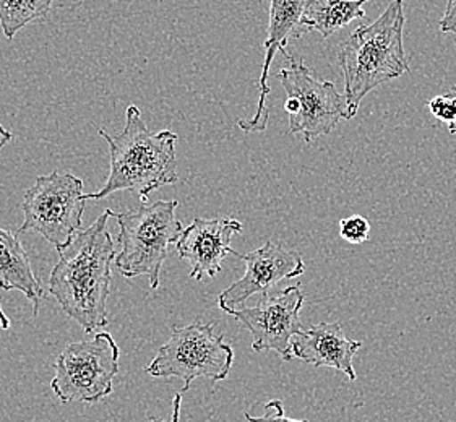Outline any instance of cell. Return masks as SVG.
Returning <instances> with one entry per match:
<instances>
[{"instance_id": "19", "label": "cell", "mask_w": 456, "mask_h": 422, "mask_svg": "<svg viewBox=\"0 0 456 422\" xmlns=\"http://www.w3.org/2000/svg\"><path fill=\"white\" fill-rule=\"evenodd\" d=\"M246 419L248 422H309L307 419H291L284 414L283 402L281 400H272L265 404L264 416H254L246 413Z\"/></svg>"}, {"instance_id": "12", "label": "cell", "mask_w": 456, "mask_h": 422, "mask_svg": "<svg viewBox=\"0 0 456 422\" xmlns=\"http://www.w3.org/2000/svg\"><path fill=\"white\" fill-rule=\"evenodd\" d=\"M242 231V223L234 218H195L175 242L179 257L191 264V278L200 281L216 276L226 256H234L231 240Z\"/></svg>"}, {"instance_id": "3", "label": "cell", "mask_w": 456, "mask_h": 422, "mask_svg": "<svg viewBox=\"0 0 456 422\" xmlns=\"http://www.w3.org/2000/svg\"><path fill=\"white\" fill-rule=\"evenodd\" d=\"M404 23V2L392 0L374 23L357 28L339 47L338 59L345 75L346 120L356 118L369 93L410 74L403 43Z\"/></svg>"}, {"instance_id": "15", "label": "cell", "mask_w": 456, "mask_h": 422, "mask_svg": "<svg viewBox=\"0 0 456 422\" xmlns=\"http://www.w3.org/2000/svg\"><path fill=\"white\" fill-rule=\"evenodd\" d=\"M367 2L369 0H314L305 13L304 25L309 33L317 31L322 37H330L354 20L365 19Z\"/></svg>"}, {"instance_id": "5", "label": "cell", "mask_w": 456, "mask_h": 422, "mask_svg": "<svg viewBox=\"0 0 456 422\" xmlns=\"http://www.w3.org/2000/svg\"><path fill=\"white\" fill-rule=\"evenodd\" d=\"M223 338L215 333L213 323L193 321L185 327H173L171 337L145 372L155 378H181L183 394L191 390L197 378L224 380L232 369L234 351Z\"/></svg>"}, {"instance_id": "7", "label": "cell", "mask_w": 456, "mask_h": 422, "mask_svg": "<svg viewBox=\"0 0 456 422\" xmlns=\"http://www.w3.org/2000/svg\"><path fill=\"white\" fill-rule=\"evenodd\" d=\"M288 65L278 74L288 94L284 110L289 116V134L302 135L307 143L331 134L339 120L346 119V96L335 83L320 80L309 65L286 55Z\"/></svg>"}, {"instance_id": "2", "label": "cell", "mask_w": 456, "mask_h": 422, "mask_svg": "<svg viewBox=\"0 0 456 422\" xmlns=\"http://www.w3.org/2000/svg\"><path fill=\"white\" fill-rule=\"evenodd\" d=\"M98 134L110 145V173L100 192L85 193V200H102L112 193L132 191L142 203H148L150 193L179 181L177 134L151 132L137 106L130 104L126 110V127L118 137H110L104 129H98Z\"/></svg>"}, {"instance_id": "18", "label": "cell", "mask_w": 456, "mask_h": 422, "mask_svg": "<svg viewBox=\"0 0 456 422\" xmlns=\"http://www.w3.org/2000/svg\"><path fill=\"white\" fill-rule=\"evenodd\" d=\"M429 110L436 119L445 122L448 126L456 119V100L448 92L445 94H438L430 100Z\"/></svg>"}, {"instance_id": "10", "label": "cell", "mask_w": 456, "mask_h": 422, "mask_svg": "<svg viewBox=\"0 0 456 422\" xmlns=\"http://www.w3.org/2000/svg\"><path fill=\"white\" fill-rule=\"evenodd\" d=\"M234 256L246 262V273L219 294L218 307L223 312L236 309V305L246 303L254 294L265 296L276 283L297 278L305 272L301 254L284 248L281 242L276 244L273 240H266L262 248L246 256L239 252H234Z\"/></svg>"}, {"instance_id": "21", "label": "cell", "mask_w": 456, "mask_h": 422, "mask_svg": "<svg viewBox=\"0 0 456 422\" xmlns=\"http://www.w3.org/2000/svg\"><path fill=\"white\" fill-rule=\"evenodd\" d=\"M181 404H183V394L174 395L173 400V419L171 422H181ZM148 422H167L158 419L156 416H148Z\"/></svg>"}, {"instance_id": "24", "label": "cell", "mask_w": 456, "mask_h": 422, "mask_svg": "<svg viewBox=\"0 0 456 422\" xmlns=\"http://www.w3.org/2000/svg\"><path fill=\"white\" fill-rule=\"evenodd\" d=\"M9 317H7V315H5V312L2 311V305H0V329H2V330H9Z\"/></svg>"}, {"instance_id": "1", "label": "cell", "mask_w": 456, "mask_h": 422, "mask_svg": "<svg viewBox=\"0 0 456 422\" xmlns=\"http://www.w3.org/2000/svg\"><path fill=\"white\" fill-rule=\"evenodd\" d=\"M114 211L108 208L90 228L57 250L59 262L49 278V293L70 319L86 333L108 325V299L116 260L114 240L108 221Z\"/></svg>"}, {"instance_id": "16", "label": "cell", "mask_w": 456, "mask_h": 422, "mask_svg": "<svg viewBox=\"0 0 456 422\" xmlns=\"http://www.w3.org/2000/svg\"><path fill=\"white\" fill-rule=\"evenodd\" d=\"M54 0H0V27L7 39H13L20 29L45 19Z\"/></svg>"}, {"instance_id": "9", "label": "cell", "mask_w": 456, "mask_h": 422, "mask_svg": "<svg viewBox=\"0 0 456 422\" xmlns=\"http://www.w3.org/2000/svg\"><path fill=\"white\" fill-rule=\"evenodd\" d=\"M302 305L304 294L296 285L284 288L274 297L265 294L256 307L229 309L226 313L250 331L254 351H276L288 362L292 359V338L304 330L299 319Z\"/></svg>"}, {"instance_id": "20", "label": "cell", "mask_w": 456, "mask_h": 422, "mask_svg": "<svg viewBox=\"0 0 456 422\" xmlns=\"http://www.w3.org/2000/svg\"><path fill=\"white\" fill-rule=\"evenodd\" d=\"M438 25L442 33H456V0H447L445 13Z\"/></svg>"}, {"instance_id": "14", "label": "cell", "mask_w": 456, "mask_h": 422, "mask_svg": "<svg viewBox=\"0 0 456 422\" xmlns=\"http://www.w3.org/2000/svg\"><path fill=\"white\" fill-rule=\"evenodd\" d=\"M0 288L4 291H20L33 304V313H39L43 299V286L39 283L27 250L21 246L19 236L0 228Z\"/></svg>"}, {"instance_id": "13", "label": "cell", "mask_w": 456, "mask_h": 422, "mask_svg": "<svg viewBox=\"0 0 456 422\" xmlns=\"http://www.w3.org/2000/svg\"><path fill=\"white\" fill-rule=\"evenodd\" d=\"M291 348L292 358L299 359L304 364L335 369L346 374L353 382L357 378L353 359L362 348V341L349 340L338 321H322L309 330L294 335Z\"/></svg>"}, {"instance_id": "11", "label": "cell", "mask_w": 456, "mask_h": 422, "mask_svg": "<svg viewBox=\"0 0 456 422\" xmlns=\"http://www.w3.org/2000/svg\"><path fill=\"white\" fill-rule=\"evenodd\" d=\"M314 0H270V23H268V35L265 39V61L262 67V74L258 80V104H256V114L250 119L239 120V127L244 132H265L270 119V110H268V94H270V85H268V77H270V69L273 64L274 55L281 53L289 55L288 53V43L292 39H299L304 37L307 28L304 25L305 13L312 5Z\"/></svg>"}, {"instance_id": "23", "label": "cell", "mask_w": 456, "mask_h": 422, "mask_svg": "<svg viewBox=\"0 0 456 422\" xmlns=\"http://www.w3.org/2000/svg\"><path fill=\"white\" fill-rule=\"evenodd\" d=\"M448 93H450V94H452V96H453V98H455V100H456V86H452V88H450V90H448ZM447 127H448V132H450V134H452V135H455V134H456V119L453 120V122H450V124H448Z\"/></svg>"}, {"instance_id": "6", "label": "cell", "mask_w": 456, "mask_h": 422, "mask_svg": "<svg viewBox=\"0 0 456 422\" xmlns=\"http://www.w3.org/2000/svg\"><path fill=\"white\" fill-rule=\"evenodd\" d=\"M119 358V346L108 331L65 346L55 361L51 380L54 395L62 403H100L112 394Z\"/></svg>"}, {"instance_id": "8", "label": "cell", "mask_w": 456, "mask_h": 422, "mask_svg": "<svg viewBox=\"0 0 456 422\" xmlns=\"http://www.w3.org/2000/svg\"><path fill=\"white\" fill-rule=\"evenodd\" d=\"M83 181L73 174L39 175L23 200L25 220L19 234L35 231L61 250L82 228L85 199Z\"/></svg>"}, {"instance_id": "22", "label": "cell", "mask_w": 456, "mask_h": 422, "mask_svg": "<svg viewBox=\"0 0 456 422\" xmlns=\"http://www.w3.org/2000/svg\"><path fill=\"white\" fill-rule=\"evenodd\" d=\"M12 138H13V135H12L9 130L5 129V127L0 124V147H4L5 143H9Z\"/></svg>"}, {"instance_id": "4", "label": "cell", "mask_w": 456, "mask_h": 422, "mask_svg": "<svg viewBox=\"0 0 456 422\" xmlns=\"http://www.w3.org/2000/svg\"><path fill=\"white\" fill-rule=\"evenodd\" d=\"M177 200L142 203L135 210L114 213L119 226L120 252L114 264L126 278L148 276L150 288L159 286L161 268L171 244L183 234V223L175 218Z\"/></svg>"}, {"instance_id": "17", "label": "cell", "mask_w": 456, "mask_h": 422, "mask_svg": "<svg viewBox=\"0 0 456 422\" xmlns=\"http://www.w3.org/2000/svg\"><path fill=\"white\" fill-rule=\"evenodd\" d=\"M339 236L349 244H364L370 238V223L361 215L347 216L339 221Z\"/></svg>"}]
</instances>
